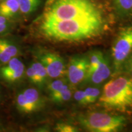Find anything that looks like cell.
Returning a JSON list of instances; mask_svg holds the SVG:
<instances>
[{"instance_id":"obj_5","label":"cell","mask_w":132,"mask_h":132,"mask_svg":"<svg viewBox=\"0 0 132 132\" xmlns=\"http://www.w3.org/2000/svg\"><path fill=\"white\" fill-rule=\"evenodd\" d=\"M111 54L115 70L118 72L132 54V26L120 29L114 42Z\"/></svg>"},{"instance_id":"obj_11","label":"cell","mask_w":132,"mask_h":132,"mask_svg":"<svg viewBox=\"0 0 132 132\" xmlns=\"http://www.w3.org/2000/svg\"><path fill=\"white\" fill-rule=\"evenodd\" d=\"M20 10L16 0H4L0 3V15L11 17L15 15Z\"/></svg>"},{"instance_id":"obj_9","label":"cell","mask_w":132,"mask_h":132,"mask_svg":"<svg viewBox=\"0 0 132 132\" xmlns=\"http://www.w3.org/2000/svg\"><path fill=\"white\" fill-rule=\"evenodd\" d=\"M19 49L12 43L6 39H0V62L7 63L19 54Z\"/></svg>"},{"instance_id":"obj_19","label":"cell","mask_w":132,"mask_h":132,"mask_svg":"<svg viewBox=\"0 0 132 132\" xmlns=\"http://www.w3.org/2000/svg\"><path fill=\"white\" fill-rule=\"evenodd\" d=\"M88 103H92L98 99L100 95V90L95 87H87L84 90Z\"/></svg>"},{"instance_id":"obj_21","label":"cell","mask_w":132,"mask_h":132,"mask_svg":"<svg viewBox=\"0 0 132 132\" xmlns=\"http://www.w3.org/2000/svg\"><path fill=\"white\" fill-rule=\"evenodd\" d=\"M55 129L56 131L60 132H75L78 131V129L75 127L64 123H57Z\"/></svg>"},{"instance_id":"obj_3","label":"cell","mask_w":132,"mask_h":132,"mask_svg":"<svg viewBox=\"0 0 132 132\" xmlns=\"http://www.w3.org/2000/svg\"><path fill=\"white\" fill-rule=\"evenodd\" d=\"M99 102L105 108L125 112L132 109V78L119 77L104 86Z\"/></svg>"},{"instance_id":"obj_24","label":"cell","mask_w":132,"mask_h":132,"mask_svg":"<svg viewBox=\"0 0 132 132\" xmlns=\"http://www.w3.org/2000/svg\"><path fill=\"white\" fill-rule=\"evenodd\" d=\"M127 69L130 77L132 78V55H131L127 61Z\"/></svg>"},{"instance_id":"obj_27","label":"cell","mask_w":132,"mask_h":132,"mask_svg":"<svg viewBox=\"0 0 132 132\" xmlns=\"http://www.w3.org/2000/svg\"><path fill=\"white\" fill-rule=\"evenodd\" d=\"M1 125L0 124V130H1Z\"/></svg>"},{"instance_id":"obj_4","label":"cell","mask_w":132,"mask_h":132,"mask_svg":"<svg viewBox=\"0 0 132 132\" xmlns=\"http://www.w3.org/2000/svg\"><path fill=\"white\" fill-rule=\"evenodd\" d=\"M122 116H113L105 113L93 112L79 118L80 124L93 132H113L120 130L126 123Z\"/></svg>"},{"instance_id":"obj_26","label":"cell","mask_w":132,"mask_h":132,"mask_svg":"<svg viewBox=\"0 0 132 132\" xmlns=\"http://www.w3.org/2000/svg\"><path fill=\"white\" fill-rule=\"evenodd\" d=\"M0 23H7V18L0 15Z\"/></svg>"},{"instance_id":"obj_23","label":"cell","mask_w":132,"mask_h":132,"mask_svg":"<svg viewBox=\"0 0 132 132\" xmlns=\"http://www.w3.org/2000/svg\"><path fill=\"white\" fill-rule=\"evenodd\" d=\"M26 75H27L28 78L29 80L31 81L32 83L35 84V85H39V80H38L37 77L36 75V73L34 71V69L32 67H29L26 70Z\"/></svg>"},{"instance_id":"obj_10","label":"cell","mask_w":132,"mask_h":132,"mask_svg":"<svg viewBox=\"0 0 132 132\" xmlns=\"http://www.w3.org/2000/svg\"><path fill=\"white\" fill-rule=\"evenodd\" d=\"M22 92L32 108L33 112L37 111L42 106V99L39 92L36 89H26Z\"/></svg>"},{"instance_id":"obj_1","label":"cell","mask_w":132,"mask_h":132,"mask_svg":"<svg viewBox=\"0 0 132 132\" xmlns=\"http://www.w3.org/2000/svg\"><path fill=\"white\" fill-rule=\"evenodd\" d=\"M101 15L80 19L42 21L41 30L45 37L57 41H78L94 37L101 30Z\"/></svg>"},{"instance_id":"obj_22","label":"cell","mask_w":132,"mask_h":132,"mask_svg":"<svg viewBox=\"0 0 132 132\" xmlns=\"http://www.w3.org/2000/svg\"><path fill=\"white\" fill-rule=\"evenodd\" d=\"M74 98L75 100L81 105H86L88 103L87 102L86 96L84 90H77L74 94Z\"/></svg>"},{"instance_id":"obj_20","label":"cell","mask_w":132,"mask_h":132,"mask_svg":"<svg viewBox=\"0 0 132 132\" xmlns=\"http://www.w3.org/2000/svg\"><path fill=\"white\" fill-rule=\"evenodd\" d=\"M66 84V81L64 79H59L54 81L48 86V90L50 95L53 94L58 91Z\"/></svg>"},{"instance_id":"obj_6","label":"cell","mask_w":132,"mask_h":132,"mask_svg":"<svg viewBox=\"0 0 132 132\" xmlns=\"http://www.w3.org/2000/svg\"><path fill=\"white\" fill-rule=\"evenodd\" d=\"M89 69V59L78 56L70 59L67 70V78L72 85H77L86 78Z\"/></svg>"},{"instance_id":"obj_16","label":"cell","mask_w":132,"mask_h":132,"mask_svg":"<svg viewBox=\"0 0 132 132\" xmlns=\"http://www.w3.org/2000/svg\"><path fill=\"white\" fill-rule=\"evenodd\" d=\"M103 57V54L100 52H94L90 54L89 59V69L87 75H89L97 68L100 61Z\"/></svg>"},{"instance_id":"obj_12","label":"cell","mask_w":132,"mask_h":132,"mask_svg":"<svg viewBox=\"0 0 132 132\" xmlns=\"http://www.w3.org/2000/svg\"><path fill=\"white\" fill-rule=\"evenodd\" d=\"M52 100L57 103H62L69 101L72 97V90L69 88L68 85L65 84L60 90L50 95Z\"/></svg>"},{"instance_id":"obj_2","label":"cell","mask_w":132,"mask_h":132,"mask_svg":"<svg viewBox=\"0 0 132 132\" xmlns=\"http://www.w3.org/2000/svg\"><path fill=\"white\" fill-rule=\"evenodd\" d=\"M90 0H55L46 9L43 21H54L101 15Z\"/></svg>"},{"instance_id":"obj_18","label":"cell","mask_w":132,"mask_h":132,"mask_svg":"<svg viewBox=\"0 0 132 132\" xmlns=\"http://www.w3.org/2000/svg\"><path fill=\"white\" fill-rule=\"evenodd\" d=\"M16 106L20 111L24 113H32L33 110L24 97L23 92L20 93L16 97Z\"/></svg>"},{"instance_id":"obj_8","label":"cell","mask_w":132,"mask_h":132,"mask_svg":"<svg viewBox=\"0 0 132 132\" xmlns=\"http://www.w3.org/2000/svg\"><path fill=\"white\" fill-rule=\"evenodd\" d=\"M24 65L20 59L13 57L0 69V75L4 80L14 82L23 75Z\"/></svg>"},{"instance_id":"obj_13","label":"cell","mask_w":132,"mask_h":132,"mask_svg":"<svg viewBox=\"0 0 132 132\" xmlns=\"http://www.w3.org/2000/svg\"><path fill=\"white\" fill-rule=\"evenodd\" d=\"M20 10L23 14H29L34 12L39 6L40 0H16Z\"/></svg>"},{"instance_id":"obj_17","label":"cell","mask_w":132,"mask_h":132,"mask_svg":"<svg viewBox=\"0 0 132 132\" xmlns=\"http://www.w3.org/2000/svg\"><path fill=\"white\" fill-rule=\"evenodd\" d=\"M94 72H95L98 75H100L101 77V78L103 79V81L106 80L110 77V74H111V70H110V67H109L108 62L105 60L104 57L100 61L98 67L94 70Z\"/></svg>"},{"instance_id":"obj_7","label":"cell","mask_w":132,"mask_h":132,"mask_svg":"<svg viewBox=\"0 0 132 132\" xmlns=\"http://www.w3.org/2000/svg\"><path fill=\"white\" fill-rule=\"evenodd\" d=\"M40 62L45 67L48 76L56 78L62 77L65 72L63 59L54 53H44L40 56Z\"/></svg>"},{"instance_id":"obj_14","label":"cell","mask_w":132,"mask_h":132,"mask_svg":"<svg viewBox=\"0 0 132 132\" xmlns=\"http://www.w3.org/2000/svg\"><path fill=\"white\" fill-rule=\"evenodd\" d=\"M115 6L120 14L127 16L132 13V0H114Z\"/></svg>"},{"instance_id":"obj_15","label":"cell","mask_w":132,"mask_h":132,"mask_svg":"<svg viewBox=\"0 0 132 132\" xmlns=\"http://www.w3.org/2000/svg\"><path fill=\"white\" fill-rule=\"evenodd\" d=\"M31 67L34 69L37 75L39 80V85H42L45 81L47 77H48L45 67L40 62H34L31 65Z\"/></svg>"},{"instance_id":"obj_25","label":"cell","mask_w":132,"mask_h":132,"mask_svg":"<svg viewBox=\"0 0 132 132\" xmlns=\"http://www.w3.org/2000/svg\"><path fill=\"white\" fill-rule=\"evenodd\" d=\"M7 29V23H0V33L4 32Z\"/></svg>"},{"instance_id":"obj_28","label":"cell","mask_w":132,"mask_h":132,"mask_svg":"<svg viewBox=\"0 0 132 132\" xmlns=\"http://www.w3.org/2000/svg\"><path fill=\"white\" fill-rule=\"evenodd\" d=\"M0 1H3V0H0Z\"/></svg>"}]
</instances>
